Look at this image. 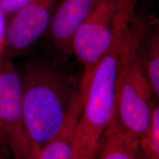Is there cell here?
Listing matches in <instances>:
<instances>
[{
	"label": "cell",
	"mask_w": 159,
	"mask_h": 159,
	"mask_svg": "<svg viewBox=\"0 0 159 159\" xmlns=\"http://www.w3.org/2000/svg\"><path fill=\"white\" fill-rule=\"evenodd\" d=\"M130 23L128 13L116 15L110 48L97 66L83 100L73 142V159L95 158L101 138L116 114L118 60Z\"/></svg>",
	"instance_id": "6da1fadb"
},
{
	"label": "cell",
	"mask_w": 159,
	"mask_h": 159,
	"mask_svg": "<svg viewBox=\"0 0 159 159\" xmlns=\"http://www.w3.org/2000/svg\"><path fill=\"white\" fill-rule=\"evenodd\" d=\"M77 91L74 79L56 67L41 62L25 66L22 79L25 125L40 151L62 128Z\"/></svg>",
	"instance_id": "7a4b0ae2"
},
{
	"label": "cell",
	"mask_w": 159,
	"mask_h": 159,
	"mask_svg": "<svg viewBox=\"0 0 159 159\" xmlns=\"http://www.w3.org/2000/svg\"><path fill=\"white\" fill-rule=\"evenodd\" d=\"M140 29L133 20L119 53L115 114L123 127L139 137L148 128L153 104V92L138 53Z\"/></svg>",
	"instance_id": "3957f363"
},
{
	"label": "cell",
	"mask_w": 159,
	"mask_h": 159,
	"mask_svg": "<svg viewBox=\"0 0 159 159\" xmlns=\"http://www.w3.org/2000/svg\"><path fill=\"white\" fill-rule=\"evenodd\" d=\"M0 141L15 159H37L41 151L27 130L22 102V79L11 58L0 55Z\"/></svg>",
	"instance_id": "277c9868"
},
{
	"label": "cell",
	"mask_w": 159,
	"mask_h": 159,
	"mask_svg": "<svg viewBox=\"0 0 159 159\" xmlns=\"http://www.w3.org/2000/svg\"><path fill=\"white\" fill-rule=\"evenodd\" d=\"M116 8V0H99L71 41V52L83 66L79 90L83 100L97 66L110 48Z\"/></svg>",
	"instance_id": "5b68a950"
},
{
	"label": "cell",
	"mask_w": 159,
	"mask_h": 159,
	"mask_svg": "<svg viewBox=\"0 0 159 159\" xmlns=\"http://www.w3.org/2000/svg\"><path fill=\"white\" fill-rule=\"evenodd\" d=\"M58 0H31L7 24L3 54L13 56L29 49L50 26Z\"/></svg>",
	"instance_id": "8992f818"
},
{
	"label": "cell",
	"mask_w": 159,
	"mask_h": 159,
	"mask_svg": "<svg viewBox=\"0 0 159 159\" xmlns=\"http://www.w3.org/2000/svg\"><path fill=\"white\" fill-rule=\"evenodd\" d=\"M99 0H58L48 30L57 50L71 52L73 37Z\"/></svg>",
	"instance_id": "52a82bcc"
},
{
	"label": "cell",
	"mask_w": 159,
	"mask_h": 159,
	"mask_svg": "<svg viewBox=\"0 0 159 159\" xmlns=\"http://www.w3.org/2000/svg\"><path fill=\"white\" fill-rule=\"evenodd\" d=\"M83 107V99L78 90L71 101L62 128L41 149L37 159H73L75 134Z\"/></svg>",
	"instance_id": "ba28073f"
},
{
	"label": "cell",
	"mask_w": 159,
	"mask_h": 159,
	"mask_svg": "<svg viewBox=\"0 0 159 159\" xmlns=\"http://www.w3.org/2000/svg\"><path fill=\"white\" fill-rule=\"evenodd\" d=\"M97 159H139V137L127 130L114 116L102 135Z\"/></svg>",
	"instance_id": "9c48e42d"
},
{
	"label": "cell",
	"mask_w": 159,
	"mask_h": 159,
	"mask_svg": "<svg viewBox=\"0 0 159 159\" xmlns=\"http://www.w3.org/2000/svg\"><path fill=\"white\" fill-rule=\"evenodd\" d=\"M140 29L138 39V53L141 63L155 96L159 95V40L158 32L144 33Z\"/></svg>",
	"instance_id": "30bf717a"
},
{
	"label": "cell",
	"mask_w": 159,
	"mask_h": 159,
	"mask_svg": "<svg viewBox=\"0 0 159 159\" xmlns=\"http://www.w3.org/2000/svg\"><path fill=\"white\" fill-rule=\"evenodd\" d=\"M139 148L149 159H159V108L152 104L149 125L139 137Z\"/></svg>",
	"instance_id": "8fae6325"
},
{
	"label": "cell",
	"mask_w": 159,
	"mask_h": 159,
	"mask_svg": "<svg viewBox=\"0 0 159 159\" xmlns=\"http://www.w3.org/2000/svg\"><path fill=\"white\" fill-rule=\"evenodd\" d=\"M7 21L21 11L31 0H0Z\"/></svg>",
	"instance_id": "7c38bea8"
},
{
	"label": "cell",
	"mask_w": 159,
	"mask_h": 159,
	"mask_svg": "<svg viewBox=\"0 0 159 159\" xmlns=\"http://www.w3.org/2000/svg\"><path fill=\"white\" fill-rule=\"evenodd\" d=\"M7 19L2 7L0 1V55L3 54L5 45V33L7 28Z\"/></svg>",
	"instance_id": "4fadbf2b"
},
{
	"label": "cell",
	"mask_w": 159,
	"mask_h": 159,
	"mask_svg": "<svg viewBox=\"0 0 159 159\" xmlns=\"http://www.w3.org/2000/svg\"><path fill=\"white\" fill-rule=\"evenodd\" d=\"M0 159H7V158H5V157L3 155H2L1 153H0Z\"/></svg>",
	"instance_id": "5bb4252c"
},
{
	"label": "cell",
	"mask_w": 159,
	"mask_h": 159,
	"mask_svg": "<svg viewBox=\"0 0 159 159\" xmlns=\"http://www.w3.org/2000/svg\"><path fill=\"white\" fill-rule=\"evenodd\" d=\"M142 159H149V158H147V157H145V156H144V158H143Z\"/></svg>",
	"instance_id": "9a60e30c"
}]
</instances>
